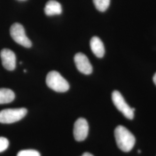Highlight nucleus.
Listing matches in <instances>:
<instances>
[{"instance_id":"nucleus-1","label":"nucleus","mask_w":156,"mask_h":156,"mask_svg":"<svg viewBox=\"0 0 156 156\" xmlns=\"http://www.w3.org/2000/svg\"><path fill=\"white\" fill-rule=\"evenodd\" d=\"M115 136L118 147L124 152H128L133 148L135 138L128 129L122 126L117 127L115 130Z\"/></svg>"},{"instance_id":"nucleus-2","label":"nucleus","mask_w":156,"mask_h":156,"mask_svg":"<svg viewBox=\"0 0 156 156\" xmlns=\"http://www.w3.org/2000/svg\"><path fill=\"white\" fill-rule=\"evenodd\" d=\"M46 82L47 86L51 89L60 93L67 91L69 89V85L67 80L62 76L60 73L55 71H50L47 75Z\"/></svg>"},{"instance_id":"nucleus-3","label":"nucleus","mask_w":156,"mask_h":156,"mask_svg":"<svg viewBox=\"0 0 156 156\" xmlns=\"http://www.w3.org/2000/svg\"><path fill=\"white\" fill-rule=\"evenodd\" d=\"M27 113L26 108L6 109L0 112V123L11 124L15 123L24 117Z\"/></svg>"},{"instance_id":"nucleus-4","label":"nucleus","mask_w":156,"mask_h":156,"mask_svg":"<svg viewBox=\"0 0 156 156\" xmlns=\"http://www.w3.org/2000/svg\"><path fill=\"white\" fill-rule=\"evenodd\" d=\"M112 98L115 106L123 113L125 117L130 120L134 118L135 108H131L129 107L119 91H114L112 94Z\"/></svg>"},{"instance_id":"nucleus-5","label":"nucleus","mask_w":156,"mask_h":156,"mask_svg":"<svg viewBox=\"0 0 156 156\" xmlns=\"http://www.w3.org/2000/svg\"><path fill=\"white\" fill-rule=\"evenodd\" d=\"M11 36L13 39L19 45L29 48L31 47L32 43L25 33V30L22 24L14 23L10 28Z\"/></svg>"},{"instance_id":"nucleus-6","label":"nucleus","mask_w":156,"mask_h":156,"mask_svg":"<svg viewBox=\"0 0 156 156\" xmlns=\"http://www.w3.org/2000/svg\"><path fill=\"white\" fill-rule=\"evenodd\" d=\"M89 124L86 119L79 118L75 122L73 127V135L78 142L85 140L89 133Z\"/></svg>"},{"instance_id":"nucleus-7","label":"nucleus","mask_w":156,"mask_h":156,"mask_svg":"<svg viewBox=\"0 0 156 156\" xmlns=\"http://www.w3.org/2000/svg\"><path fill=\"white\" fill-rule=\"evenodd\" d=\"M74 62L78 70L85 75L93 72V67L87 57L82 53H78L74 57Z\"/></svg>"},{"instance_id":"nucleus-8","label":"nucleus","mask_w":156,"mask_h":156,"mask_svg":"<svg viewBox=\"0 0 156 156\" xmlns=\"http://www.w3.org/2000/svg\"><path fill=\"white\" fill-rule=\"evenodd\" d=\"M1 58L3 67L8 71L15 69L16 57L14 52L9 49H4L1 51Z\"/></svg>"},{"instance_id":"nucleus-9","label":"nucleus","mask_w":156,"mask_h":156,"mask_svg":"<svg viewBox=\"0 0 156 156\" xmlns=\"http://www.w3.org/2000/svg\"><path fill=\"white\" fill-rule=\"evenodd\" d=\"M90 48L93 53L98 58H102L105 54L104 44L98 37H94L90 41Z\"/></svg>"},{"instance_id":"nucleus-10","label":"nucleus","mask_w":156,"mask_h":156,"mask_svg":"<svg viewBox=\"0 0 156 156\" xmlns=\"http://www.w3.org/2000/svg\"><path fill=\"white\" fill-rule=\"evenodd\" d=\"M62 12L61 4L55 0L49 1L45 7V14L48 16L60 15Z\"/></svg>"},{"instance_id":"nucleus-11","label":"nucleus","mask_w":156,"mask_h":156,"mask_svg":"<svg viewBox=\"0 0 156 156\" xmlns=\"http://www.w3.org/2000/svg\"><path fill=\"white\" fill-rule=\"evenodd\" d=\"M15 97V93L11 90L0 89V104L10 103L14 100Z\"/></svg>"},{"instance_id":"nucleus-12","label":"nucleus","mask_w":156,"mask_h":156,"mask_svg":"<svg viewBox=\"0 0 156 156\" xmlns=\"http://www.w3.org/2000/svg\"><path fill=\"white\" fill-rule=\"evenodd\" d=\"M111 0H93L95 8L100 12H104L108 8Z\"/></svg>"},{"instance_id":"nucleus-13","label":"nucleus","mask_w":156,"mask_h":156,"mask_svg":"<svg viewBox=\"0 0 156 156\" xmlns=\"http://www.w3.org/2000/svg\"><path fill=\"white\" fill-rule=\"evenodd\" d=\"M17 156H41V155L38 151L30 149L20 151Z\"/></svg>"},{"instance_id":"nucleus-14","label":"nucleus","mask_w":156,"mask_h":156,"mask_svg":"<svg viewBox=\"0 0 156 156\" xmlns=\"http://www.w3.org/2000/svg\"><path fill=\"white\" fill-rule=\"evenodd\" d=\"M9 146V141L6 138L0 137V153L7 149Z\"/></svg>"},{"instance_id":"nucleus-15","label":"nucleus","mask_w":156,"mask_h":156,"mask_svg":"<svg viewBox=\"0 0 156 156\" xmlns=\"http://www.w3.org/2000/svg\"><path fill=\"white\" fill-rule=\"evenodd\" d=\"M82 156H94L93 155H92L91 154H90L89 153H87V152H86L84 153L83 154Z\"/></svg>"},{"instance_id":"nucleus-16","label":"nucleus","mask_w":156,"mask_h":156,"mask_svg":"<svg viewBox=\"0 0 156 156\" xmlns=\"http://www.w3.org/2000/svg\"><path fill=\"white\" fill-rule=\"evenodd\" d=\"M153 82H154V83L156 85V73H155V75H154V76H153Z\"/></svg>"},{"instance_id":"nucleus-17","label":"nucleus","mask_w":156,"mask_h":156,"mask_svg":"<svg viewBox=\"0 0 156 156\" xmlns=\"http://www.w3.org/2000/svg\"><path fill=\"white\" fill-rule=\"evenodd\" d=\"M138 153H140V150L138 151Z\"/></svg>"}]
</instances>
